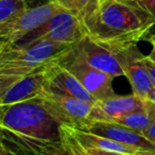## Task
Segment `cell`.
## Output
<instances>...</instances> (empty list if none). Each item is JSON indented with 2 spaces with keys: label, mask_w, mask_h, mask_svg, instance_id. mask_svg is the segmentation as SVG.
Masks as SVG:
<instances>
[{
  "label": "cell",
  "mask_w": 155,
  "mask_h": 155,
  "mask_svg": "<svg viewBox=\"0 0 155 155\" xmlns=\"http://www.w3.org/2000/svg\"><path fill=\"white\" fill-rule=\"evenodd\" d=\"M43 107L63 125L79 127L88 119L94 104L69 96L43 91L36 98Z\"/></svg>",
  "instance_id": "obj_8"
},
{
  "label": "cell",
  "mask_w": 155,
  "mask_h": 155,
  "mask_svg": "<svg viewBox=\"0 0 155 155\" xmlns=\"http://www.w3.org/2000/svg\"><path fill=\"white\" fill-rule=\"evenodd\" d=\"M60 8L55 1L49 0L44 5L29 9L11 24L0 27V50L15 45L33 31L41 28Z\"/></svg>",
  "instance_id": "obj_7"
},
{
  "label": "cell",
  "mask_w": 155,
  "mask_h": 155,
  "mask_svg": "<svg viewBox=\"0 0 155 155\" xmlns=\"http://www.w3.org/2000/svg\"><path fill=\"white\" fill-rule=\"evenodd\" d=\"M63 132L65 135L70 137L74 143L85 150H99L127 155H138L142 151V149L121 143L116 140L83 131L77 127L63 125Z\"/></svg>",
  "instance_id": "obj_13"
},
{
  "label": "cell",
  "mask_w": 155,
  "mask_h": 155,
  "mask_svg": "<svg viewBox=\"0 0 155 155\" xmlns=\"http://www.w3.org/2000/svg\"><path fill=\"white\" fill-rule=\"evenodd\" d=\"M53 1H55L61 8L68 11L81 21L98 0H53Z\"/></svg>",
  "instance_id": "obj_17"
},
{
  "label": "cell",
  "mask_w": 155,
  "mask_h": 155,
  "mask_svg": "<svg viewBox=\"0 0 155 155\" xmlns=\"http://www.w3.org/2000/svg\"><path fill=\"white\" fill-rule=\"evenodd\" d=\"M1 135L31 140H58L65 137L63 124L54 119L38 100L1 106Z\"/></svg>",
  "instance_id": "obj_2"
},
{
  "label": "cell",
  "mask_w": 155,
  "mask_h": 155,
  "mask_svg": "<svg viewBox=\"0 0 155 155\" xmlns=\"http://www.w3.org/2000/svg\"><path fill=\"white\" fill-rule=\"evenodd\" d=\"M77 127L102 137L116 140L121 143L142 149V150L155 151V142H152L135 130L116 122L86 119Z\"/></svg>",
  "instance_id": "obj_10"
},
{
  "label": "cell",
  "mask_w": 155,
  "mask_h": 155,
  "mask_svg": "<svg viewBox=\"0 0 155 155\" xmlns=\"http://www.w3.org/2000/svg\"><path fill=\"white\" fill-rule=\"evenodd\" d=\"M115 55L124 75L131 83L133 94L141 99H149V96L154 89L149 72L144 65L146 55L138 50L136 44L127 45L103 46Z\"/></svg>",
  "instance_id": "obj_6"
},
{
  "label": "cell",
  "mask_w": 155,
  "mask_h": 155,
  "mask_svg": "<svg viewBox=\"0 0 155 155\" xmlns=\"http://www.w3.org/2000/svg\"><path fill=\"white\" fill-rule=\"evenodd\" d=\"M72 49L94 68L113 78L124 75V71L112 51L89 37L85 36L82 41L73 45Z\"/></svg>",
  "instance_id": "obj_11"
},
{
  "label": "cell",
  "mask_w": 155,
  "mask_h": 155,
  "mask_svg": "<svg viewBox=\"0 0 155 155\" xmlns=\"http://www.w3.org/2000/svg\"><path fill=\"white\" fill-rule=\"evenodd\" d=\"M28 10L27 0H0V27L13 22Z\"/></svg>",
  "instance_id": "obj_16"
},
{
  "label": "cell",
  "mask_w": 155,
  "mask_h": 155,
  "mask_svg": "<svg viewBox=\"0 0 155 155\" xmlns=\"http://www.w3.org/2000/svg\"><path fill=\"white\" fill-rule=\"evenodd\" d=\"M71 46L41 41L27 47L9 46L0 50V91L36 69L56 62Z\"/></svg>",
  "instance_id": "obj_3"
},
{
  "label": "cell",
  "mask_w": 155,
  "mask_h": 155,
  "mask_svg": "<svg viewBox=\"0 0 155 155\" xmlns=\"http://www.w3.org/2000/svg\"><path fill=\"white\" fill-rule=\"evenodd\" d=\"M144 65H146V68L149 72V75H150V79L152 81L153 87L155 88V62H153L151 58H148V55L144 58Z\"/></svg>",
  "instance_id": "obj_20"
},
{
  "label": "cell",
  "mask_w": 155,
  "mask_h": 155,
  "mask_svg": "<svg viewBox=\"0 0 155 155\" xmlns=\"http://www.w3.org/2000/svg\"><path fill=\"white\" fill-rule=\"evenodd\" d=\"M146 41H150L151 45H152V50H151V52H150V54L148 55V58H151V60H152L153 62H155V35L149 36L148 38L146 39Z\"/></svg>",
  "instance_id": "obj_22"
},
{
  "label": "cell",
  "mask_w": 155,
  "mask_h": 155,
  "mask_svg": "<svg viewBox=\"0 0 155 155\" xmlns=\"http://www.w3.org/2000/svg\"><path fill=\"white\" fill-rule=\"evenodd\" d=\"M0 155H15L13 152H11V151L9 150V149L7 148V147L5 146V144L1 142V150H0Z\"/></svg>",
  "instance_id": "obj_23"
},
{
  "label": "cell",
  "mask_w": 155,
  "mask_h": 155,
  "mask_svg": "<svg viewBox=\"0 0 155 155\" xmlns=\"http://www.w3.org/2000/svg\"><path fill=\"white\" fill-rule=\"evenodd\" d=\"M138 155H155V151H149V150H142Z\"/></svg>",
  "instance_id": "obj_24"
},
{
  "label": "cell",
  "mask_w": 155,
  "mask_h": 155,
  "mask_svg": "<svg viewBox=\"0 0 155 155\" xmlns=\"http://www.w3.org/2000/svg\"><path fill=\"white\" fill-rule=\"evenodd\" d=\"M44 91L61 96H69L95 104L97 100L85 89L77 78L56 62L50 63L46 70Z\"/></svg>",
  "instance_id": "obj_9"
},
{
  "label": "cell",
  "mask_w": 155,
  "mask_h": 155,
  "mask_svg": "<svg viewBox=\"0 0 155 155\" xmlns=\"http://www.w3.org/2000/svg\"><path fill=\"white\" fill-rule=\"evenodd\" d=\"M114 122L125 125L142 134L144 130L155 122V102L152 100L144 99L141 107L131 114L117 119Z\"/></svg>",
  "instance_id": "obj_15"
},
{
  "label": "cell",
  "mask_w": 155,
  "mask_h": 155,
  "mask_svg": "<svg viewBox=\"0 0 155 155\" xmlns=\"http://www.w3.org/2000/svg\"><path fill=\"white\" fill-rule=\"evenodd\" d=\"M142 135L148 138L149 140H151L152 142H155V122L153 124H151L148 129L144 130L142 132Z\"/></svg>",
  "instance_id": "obj_21"
},
{
  "label": "cell",
  "mask_w": 155,
  "mask_h": 155,
  "mask_svg": "<svg viewBox=\"0 0 155 155\" xmlns=\"http://www.w3.org/2000/svg\"><path fill=\"white\" fill-rule=\"evenodd\" d=\"M70 141H71V140H70ZM72 144H73V143H72ZM73 148H74V146H73ZM67 155H79V154H78V152L75 151V149H74V151H73L72 153H70V154H67Z\"/></svg>",
  "instance_id": "obj_26"
},
{
  "label": "cell",
  "mask_w": 155,
  "mask_h": 155,
  "mask_svg": "<svg viewBox=\"0 0 155 155\" xmlns=\"http://www.w3.org/2000/svg\"><path fill=\"white\" fill-rule=\"evenodd\" d=\"M81 22L85 36L102 46L137 44L154 27L148 14L122 0H98Z\"/></svg>",
  "instance_id": "obj_1"
},
{
  "label": "cell",
  "mask_w": 155,
  "mask_h": 155,
  "mask_svg": "<svg viewBox=\"0 0 155 155\" xmlns=\"http://www.w3.org/2000/svg\"><path fill=\"white\" fill-rule=\"evenodd\" d=\"M85 37L82 22L63 8L46 22L25 38L16 43L17 47H27L41 41H50L65 45H75Z\"/></svg>",
  "instance_id": "obj_4"
},
{
  "label": "cell",
  "mask_w": 155,
  "mask_h": 155,
  "mask_svg": "<svg viewBox=\"0 0 155 155\" xmlns=\"http://www.w3.org/2000/svg\"><path fill=\"white\" fill-rule=\"evenodd\" d=\"M149 100H152V101L155 102V88L152 91V93L150 94V96H149Z\"/></svg>",
  "instance_id": "obj_25"
},
{
  "label": "cell",
  "mask_w": 155,
  "mask_h": 155,
  "mask_svg": "<svg viewBox=\"0 0 155 155\" xmlns=\"http://www.w3.org/2000/svg\"><path fill=\"white\" fill-rule=\"evenodd\" d=\"M65 134V133H64ZM67 136V135H66ZM68 137V136H67ZM69 139L71 140V142L73 143L74 146L75 151L78 152L79 155H127V154H120V153H113V152H104V151H99V150H85V149H82L80 147L78 146L77 143L72 141L70 137H68Z\"/></svg>",
  "instance_id": "obj_19"
},
{
  "label": "cell",
  "mask_w": 155,
  "mask_h": 155,
  "mask_svg": "<svg viewBox=\"0 0 155 155\" xmlns=\"http://www.w3.org/2000/svg\"><path fill=\"white\" fill-rule=\"evenodd\" d=\"M48 65L36 69L14 82L3 91H0V105H12L38 97L44 91Z\"/></svg>",
  "instance_id": "obj_12"
},
{
  "label": "cell",
  "mask_w": 155,
  "mask_h": 155,
  "mask_svg": "<svg viewBox=\"0 0 155 155\" xmlns=\"http://www.w3.org/2000/svg\"><path fill=\"white\" fill-rule=\"evenodd\" d=\"M122 1H124L127 5H132V7L135 8V9L139 10V11L148 14V15L154 20V27H153V29L151 30L149 36L155 35V0H122ZM148 37H147V38H148Z\"/></svg>",
  "instance_id": "obj_18"
},
{
  "label": "cell",
  "mask_w": 155,
  "mask_h": 155,
  "mask_svg": "<svg viewBox=\"0 0 155 155\" xmlns=\"http://www.w3.org/2000/svg\"><path fill=\"white\" fill-rule=\"evenodd\" d=\"M143 101L144 99H141L134 94L130 96H116L105 100H100L94 104L88 119L114 122L117 119L141 107Z\"/></svg>",
  "instance_id": "obj_14"
},
{
  "label": "cell",
  "mask_w": 155,
  "mask_h": 155,
  "mask_svg": "<svg viewBox=\"0 0 155 155\" xmlns=\"http://www.w3.org/2000/svg\"><path fill=\"white\" fill-rule=\"evenodd\" d=\"M58 63L70 71L97 101L116 97L113 89L114 78L87 64L72 49V46L58 60Z\"/></svg>",
  "instance_id": "obj_5"
}]
</instances>
